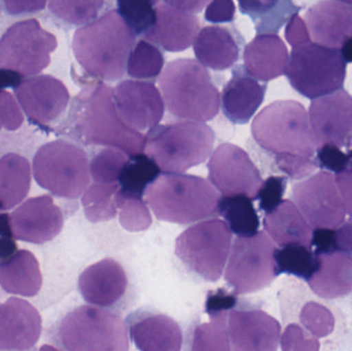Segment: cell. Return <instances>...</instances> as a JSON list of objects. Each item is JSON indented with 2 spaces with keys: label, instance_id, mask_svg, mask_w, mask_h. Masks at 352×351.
Wrapping results in <instances>:
<instances>
[{
  "label": "cell",
  "instance_id": "6da1fadb",
  "mask_svg": "<svg viewBox=\"0 0 352 351\" xmlns=\"http://www.w3.org/2000/svg\"><path fill=\"white\" fill-rule=\"evenodd\" d=\"M252 134L289 179H306L318 168L309 115L301 103L279 100L267 105L254 117Z\"/></svg>",
  "mask_w": 352,
  "mask_h": 351
},
{
  "label": "cell",
  "instance_id": "7a4b0ae2",
  "mask_svg": "<svg viewBox=\"0 0 352 351\" xmlns=\"http://www.w3.org/2000/svg\"><path fill=\"white\" fill-rule=\"evenodd\" d=\"M60 132L85 146H111L129 157L142 154L146 144L142 132L120 119L113 89L104 82L88 84L74 97Z\"/></svg>",
  "mask_w": 352,
  "mask_h": 351
},
{
  "label": "cell",
  "instance_id": "3957f363",
  "mask_svg": "<svg viewBox=\"0 0 352 351\" xmlns=\"http://www.w3.org/2000/svg\"><path fill=\"white\" fill-rule=\"evenodd\" d=\"M138 35L118 10H111L80 27L72 38V52L91 84L123 78Z\"/></svg>",
  "mask_w": 352,
  "mask_h": 351
},
{
  "label": "cell",
  "instance_id": "277c9868",
  "mask_svg": "<svg viewBox=\"0 0 352 351\" xmlns=\"http://www.w3.org/2000/svg\"><path fill=\"white\" fill-rule=\"evenodd\" d=\"M158 220L188 225L217 214L221 197L210 181L184 173L164 172L144 192Z\"/></svg>",
  "mask_w": 352,
  "mask_h": 351
},
{
  "label": "cell",
  "instance_id": "5b68a950",
  "mask_svg": "<svg viewBox=\"0 0 352 351\" xmlns=\"http://www.w3.org/2000/svg\"><path fill=\"white\" fill-rule=\"evenodd\" d=\"M159 84L167 109L178 119L207 122L219 113V89L206 67L196 60L169 62Z\"/></svg>",
  "mask_w": 352,
  "mask_h": 351
},
{
  "label": "cell",
  "instance_id": "8992f818",
  "mask_svg": "<svg viewBox=\"0 0 352 351\" xmlns=\"http://www.w3.org/2000/svg\"><path fill=\"white\" fill-rule=\"evenodd\" d=\"M214 140V131L204 122L184 120L148 130L144 152L163 172H184L208 159Z\"/></svg>",
  "mask_w": 352,
  "mask_h": 351
},
{
  "label": "cell",
  "instance_id": "52a82bcc",
  "mask_svg": "<svg viewBox=\"0 0 352 351\" xmlns=\"http://www.w3.org/2000/svg\"><path fill=\"white\" fill-rule=\"evenodd\" d=\"M35 181L43 189L65 199H78L90 185V161L80 146L65 139L38 148L32 164Z\"/></svg>",
  "mask_w": 352,
  "mask_h": 351
},
{
  "label": "cell",
  "instance_id": "ba28073f",
  "mask_svg": "<svg viewBox=\"0 0 352 351\" xmlns=\"http://www.w3.org/2000/svg\"><path fill=\"white\" fill-rule=\"evenodd\" d=\"M346 63L340 49L310 41L293 47L285 76L299 94L314 100L343 88Z\"/></svg>",
  "mask_w": 352,
  "mask_h": 351
},
{
  "label": "cell",
  "instance_id": "9c48e42d",
  "mask_svg": "<svg viewBox=\"0 0 352 351\" xmlns=\"http://www.w3.org/2000/svg\"><path fill=\"white\" fill-rule=\"evenodd\" d=\"M58 338L69 351H127L129 330L123 319L94 306L78 307L60 321Z\"/></svg>",
  "mask_w": 352,
  "mask_h": 351
},
{
  "label": "cell",
  "instance_id": "30bf717a",
  "mask_svg": "<svg viewBox=\"0 0 352 351\" xmlns=\"http://www.w3.org/2000/svg\"><path fill=\"white\" fill-rule=\"evenodd\" d=\"M231 249V229L217 218L186 229L175 241L176 257L199 278L211 282L223 275Z\"/></svg>",
  "mask_w": 352,
  "mask_h": 351
},
{
  "label": "cell",
  "instance_id": "8fae6325",
  "mask_svg": "<svg viewBox=\"0 0 352 351\" xmlns=\"http://www.w3.org/2000/svg\"><path fill=\"white\" fill-rule=\"evenodd\" d=\"M274 241L263 231L237 236L226 267L225 280L236 295L252 294L268 288L277 278Z\"/></svg>",
  "mask_w": 352,
  "mask_h": 351
},
{
  "label": "cell",
  "instance_id": "7c38bea8",
  "mask_svg": "<svg viewBox=\"0 0 352 351\" xmlns=\"http://www.w3.org/2000/svg\"><path fill=\"white\" fill-rule=\"evenodd\" d=\"M55 35L36 19L19 21L0 37V68L14 70L24 78L37 76L51 63L57 49Z\"/></svg>",
  "mask_w": 352,
  "mask_h": 351
},
{
  "label": "cell",
  "instance_id": "4fadbf2b",
  "mask_svg": "<svg viewBox=\"0 0 352 351\" xmlns=\"http://www.w3.org/2000/svg\"><path fill=\"white\" fill-rule=\"evenodd\" d=\"M293 200L312 229L337 230L345 222L344 203L330 171H320L296 183Z\"/></svg>",
  "mask_w": 352,
  "mask_h": 351
},
{
  "label": "cell",
  "instance_id": "5bb4252c",
  "mask_svg": "<svg viewBox=\"0 0 352 351\" xmlns=\"http://www.w3.org/2000/svg\"><path fill=\"white\" fill-rule=\"evenodd\" d=\"M207 167L209 181L221 195H244L256 200L264 181L245 150L236 144H221L211 154Z\"/></svg>",
  "mask_w": 352,
  "mask_h": 351
},
{
  "label": "cell",
  "instance_id": "9a60e30c",
  "mask_svg": "<svg viewBox=\"0 0 352 351\" xmlns=\"http://www.w3.org/2000/svg\"><path fill=\"white\" fill-rule=\"evenodd\" d=\"M14 90L29 121L39 127H49L58 121L70 102L67 87L49 74L24 78Z\"/></svg>",
  "mask_w": 352,
  "mask_h": 351
},
{
  "label": "cell",
  "instance_id": "2e32d148",
  "mask_svg": "<svg viewBox=\"0 0 352 351\" xmlns=\"http://www.w3.org/2000/svg\"><path fill=\"white\" fill-rule=\"evenodd\" d=\"M308 115L316 150L324 144L346 146L352 134V96L346 90L314 99Z\"/></svg>",
  "mask_w": 352,
  "mask_h": 351
},
{
  "label": "cell",
  "instance_id": "e0dca14e",
  "mask_svg": "<svg viewBox=\"0 0 352 351\" xmlns=\"http://www.w3.org/2000/svg\"><path fill=\"white\" fill-rule=\"evenodd\" d=\"M113 100L120 119L136 131L153 129L164 117V100L153 82L123 80L113 89Z\"/></svg>",
  "mask_w": 352,
  "mask_h": 351
},
{
  "label": "cell",
  "instance_id": "ac0fdd59",
  "mask_svg": "<svg viewBox=\"0 0 352 351\" xmlns=\"http://www.w3.org/2000/svg\"><path fill=\"white\" fill-rule=\"evenodd\" d=\"M227 329L231 350H278L280 324L261 309H232L228 315Z\"/></svg>",
  "mask_w": 352,
  "mask_h": 351
},
{
  "label": "cell",
  "instance_id": "d6986e66",
  "mask_svg": "<svg viewBox=\"0 0 352 351\" xmlns=\"http://www.w3.org/2000/svg\"><path fill=\"white\" fill-rule=\"evenodd\" d=\"M14 238L43 245L60 234L64 226L63 212L49 195L30 198L10 214Z\"/></svg>",
  "mask_w": 352,
  "mask_h": 351
},
{
  "label": "cell",
  "instance_id": "ffe728a7",
  "mask_svg": "<svg viewBox=\"0 0 352 351\" xmlns=\"http://www.w3.org/2000/svg\"><path fill=\"white\" fill-rule=\"evenodd\" d=\"M43 321L33 305L20 298L0 303V350H29L41 338Z\"/></svg>",
  "mask_w": 352,
  "mask_h": 351
},
{
  "label": "cell",
  "instance_id": "44dd1931",
  "mask_svg": "<svg viewBox=\"0 0 352 351\" xmlns=\"http://www.w3.org/2000/svg\"><path fill=\"white\" fill-rule=\"evenodd\" d=\"M127 286L125 270L113 259L101 260L89 266L78 278V290L84 300L104 308L117 304L125 296Z\"/></svg>",
  "mask_w": 352,
  "mask_h": 351
},
{
  "label": "cell",
  "instance_id": "7402d4cb",
  "mask_svg": "<svg viewBox=\"0 0 352 351\" xmlns=\"http://www.w3.org/2000/svg\"><path fill=\"white\" fill-rule=\"evenodd\" d=\"M306 25L314 43L341 49L352 36V6L322 0L310 6L305 14Z\"/></svg>",
  "mask_w": 352,
  "mask_h": 351
},
{
  "label": "cell",
  "instance_id": "603a6c76",
  "mask_svg": "<svg viewBox=\"0 0 352 351\" xmlns=\"http://www.w3.org/2000/svg\"><path fill=\"white\" fill-rule=\"evenodd\" d=\"M267 84H260L244 65L232 70V78L221 92V109L231 123L245 125L264 102Z\"/></svg>",
  "mask_w": 352,
  "mask_h": 351
},
{
  "label": "cell",
  "instance_id": "cb8c5ba5",
  "mask_svg": "<svg viewBox=\"0 0 352 351\" xmlns=\"http://www.w3.org/2000/svg\"><path fill=\"white\" fill-rule=\"evenodd\" d=\"M200 30L198 18L166 3L157 4L156 19L144 35L146 41L171 53L188 49Z\"/></svg>",
  "mask_w": 352,
  "mask_h": 351
},
{
  "label": "cell",
  "instance_id": "d4e9b609",
  "mask_svg": "<svg viewBox=\"0 0 352 351\" xmlns=\"http://www.w3.org/2000/svg\"><path fill=\"white\" fill-rule=\"evenodd\" d=\"M244 41L234 26H206L199 30L195 39V55L205 67L223 71L237 63Z\"/></svg>",
  "mask_w": 352,
  "mask_h": 351
},
{
  "label": "cell",
  "instance_id": "484cf974",
  "mask_svg": "<svg viewBox=\"0 0 352 351\" xmlns=\"http://www.w3.org/2000/svg\"><path fill=\"white\" fill-rule=\"evenodd\" d=\"M130 336L142 351L182 350V331L175 319L162 313H133L129 317Z\"/></svg>",
  "mask_w": 352,
  "mask_h": 351
},
{
  "label": "cell",
  "instance_id": "4316f807",
  "mask_svg": "<svg viewBox=\"0 0 352 351\" xmlns=\"http://www.w3.org/2000/svg\"><path fill=\"white\" fill-rule=\"evenodd\" d=\"M289 59L287 45L273 33L256 35L243 52L244 67L250 76L264 82L285 74Z\"/></svg>",
  "mask_w": 352,
  "mask_h": 351
},
{
  "label": "cell",
  "instance_id": "83f0119b",
  "mask_svg": "<svg viewBox=\"0 0 352 351\" xmlns=\"http://www.w3.org/2000/svg\"><path fill=\"white\" fill-rule=\"evenodd\" d=\"M318 268L307 280L312 292L320 298H342L352 292V256L340 249L316 253Z\"/></svg>",
  "mask_w": 352,
  "mask_h": 351
},
{
  "label": "cell",
  "instance_id": "f1b7e54d",
  "mask_svg": "<svg viewBox=\"0 0 352 351\" xmlns=\"http://www.w3.org/2000/svg\"><path fill=\"white\" fill-rule=\"evenodd\" d=\"M264 228L279 247L302 245L311 249L312 227L295 203L283 200L264 218Z\"/></svg>",
  "mask_w": 352,
  "mask_h": 351
},
{
  "label": "cell",
  "instance_id": "f546056e",
  "mask_svg": "<svg viewBox=\"0 0 352 351\" xmlns=\"http://www.w3.org/2000/svg\"><path fill=\"white\" fill-rule=\"evenodd\" d=\"M43 286L38 261L27 249L0 260V286L8 294L34 297Z\"/></svg>",
  "mask_w": 352,
  "mask_h": 351
},
{
  "label": "cell",
  "instance_id": "4dcf8cb0",
  "mask_svg": "<svg viewBox=\"0 0 352 351\" xmlns=\"http://www.w3.org/2000/svg\"><path fill=\"white\" fill-rule=\"evenodd\" d=\"M31 187V166L21 155L10 152L0 158V212L23 201Z\"/></svg>",
  "mask_w": 352,
  "mask_h": 351
},
{
  "label": "cell",
  "instance_id": "1f68e13d",
  "mask_svg": "<svg viewBox=\"0 0 352 351\" xmlns=\"http://www.w3.org/2000/svg\"><path fill=\"white\" fill-rule=\"evenodd\" d=\"M241 14L250 16L258 34H277L301 6L294 0H238Z\"/></svg>",
  "mask_w": 352,
  "mask_h": 351
},
{
  "label": "cell",
  "instance_id": "d6a6232c",
  "mask_svg": "<svg viewBox=\"0 0 352 351\" xmlns=\"http://www.w3.org/2000/svg\"><path fill=\"white\" fill-rule=\"evenodd\" d=\"M50 14L66 29L94 22L111 10L116 0H47Z\"/></svg>",
  "mask_w": 352,
  "mask_h": 351
},
{
  "label": "cell",
  "instance_id": "836d02e7",
  "mask_svg": "<svg viewBox=\"0 0 352 351\" xmlns=\"http://www.w3.org/2000/svg\"><path fill=\"white\" fill-rule=\"evenodd\" d=\"M217 214L225 218L232 233L237 236H252L258 232L260 218L248 196H223L219 199Z\"/></svg>",
  "mask_w": 352,
  "mask_h": 351
},
{
  "label": "cell",
  "instance_id": "e575fe53",
  "mask_svg": "<svg viewBox=\"0 0 352 351\" xmlns=\"http://www.w3.org/2000/svg\"><path fill=\"white\" fill-rule=\"evenodd\" d=\"M160 174V167L148 155L142 152L129 157L118 183L124 193L144 197L146 188Z\"/></svg>",
  "mask_w": 352,
  "mask_h": 351
},
{
  "label": "cell",
  "instance_id": "d590c367",
  "mask_svg": "<svg viewBox=\"0 0 352 351\" xmlns=\"http://www.w3.org/2000/svg\"><path fill=\"white\" fill-rule=\"evenodd\" d=\"M119 183H97L88 187L82 198L85 216L92 223L107 222L118 214Z\"/></svg>",
  "mask_w": 352,
  "mask_h": 351
},
{
  "label": "cell",
  "instance_id": "8d00e7d4",
  "mask_svg": "<svg viewBox=\"0 0 352 351\" xmlns=\"http://www.w3.org/2000/svg\"><path fill=\"white\" fill-rule=\"evenodd\" d=\"M274 258L277 275L291 274L307 282L318 268V256L305 245H287L276 247Z\"/></svg>",
  "mask_w": 352,
  "mask_h": 351
},
{
  "label": "cell",
  "instance_id": "74e56055",
  "mask_svg": "<svg viewBox=\"0 0 352 351\" xmlns=\"http://www.w3.org/2000/svg\"><path fill=\"white\" fill-rule=\"evenodd\" d=\"M164 54L160 47L146 38L134 45L127 63V73L135 80H157L164 67Z\"/></svg>",
  "mask_w": 352,
  "mask_h": 351
},
{
  "label": "cell",
  "instance_id": "f35d334b",
  "mask_svg": "<svg viewBox=\"0 0 352 351\" xmlns=\"http://www.w3.org/2000/svg\"><path fill=\"white\" fill-rule=\"evenodd\" d=\"M118 212L120 223L129 232L148 230L153 220L144 197L128 195L119 189L117 193Z\"/></svg>",
  "mask_w": 352,
  "mask_h": 351
},
{
  "label": "cell",
  "instance_id": "ab89813d",
  "mask_svg": "<svg viewBox=\"0 0 352 351\" xmlns=\"http://www.w3.org/2000/svg\"><path fill=\"white\" fill-rule=\"evenodd\" d=\"M129 156L123 150L104 146L90 161V173L97 183H118Z\"/></svg>",
  "mask_w": 352,
  "mask_h": 351
},
{
  "label": "cell",
  "instance_id": "60d3db41",
  "mask_svg": "<svg viewBox=\"0 0 352 351\" xmlns=\"http://www.w3.org/2000/svg\"><path fill=\"white\" fill-rule=\"evenodd\" d=\"M118 12L138 36L144 35L156 19L155 0H116Z\"/></svg>",
  "mask_w": 352,
  "mask_h": 351
},
{
  "label": "cell",
  "instance_id": "b9f144b4",
  "mask_svg": "<svg viewBox=\"0 0 352 351\" xmlns=\"http://www.w3.org/2000/svg\"><path fill=\"white\" fill-rule=\"evenodd\" d=\"M300 321L308 333L316 338L328 337L335 329V317L330 309L316 302L304 305L300 313Z\"/></svg>",
  "mask_w": 352,
  "mask_h": 351
},
{
  "label": "cell",
  "instance_id": "7bdbcfd3",
  "mask_svg": "<svg viewBox=\"0 0 352 351\" xmlns=\"http://www.w3.org/2000/svg\"><path fill=\"white\" fill-rule=\"evenodd\" d=\"M192 350H231L227 321H210L199 326L194 332Z\"/></svg>",
  "mask_w": 352,
  "mask_h": 351
},
{
  "label": "cell",
  "instance_id": "ee69618b",
  "mask_svg": "<svg viewBox=\"0 0 352 351\" xmlns=\"http://www.w3.org/2000/svg\"><path fill=\"white\" fill-rule=\"evenodd\" d=\"M287 185V177L273 175L263 181L262 187L258 190L256 196L260 210L266 214L273 212L283 201Z\"/></svg>",
  "mask_w": 352,
  "mask_h": 351
},
{
  "label": "cell",
  "instance_id": "f6af8a7d",
  "mask_svg": "<svg viewBox=\"0 0 352 351\" xmlns=\"http://www.w3.org/2000/svg\"><path fill=\"white\" fill-rule=\"evenodd\" d=\"M237 295L228 292L225 288L210 291L205 301V313L210 321H227L228 315L237 305Z\"/></svg>",
  "mask_w": 352,
  "mask_h": 351
},
{
  "label": "cell",
  "instance_id": "bcb514c9",
  "mask_svg": "<svg viewBox=\"0 0 352 351\" xmlns=\"http://www.w3.org/2000/svg\"><path fill=\"white\" fill-rule=\"evenodd\" d=\"M280 344L283 351L320 350L318 338L314 337L310 333H306L296 324L287 326L280 337Z\"/></svg>",
  "mask_w": 352,
  "mask_h": 351
},
{
  "label": "cell",
  "instance_id": "7dc6e473",
  "mask_svg": "<svg viewBox=\"0 0 352 351\" xmlns=\"http://www.w3.org/2000/svg\"><path fill=\"white\" fill-rule=\"evenodd\" d=\"M24 123V115L14 97L8 91H0V130L16 131Z\"/></svg>",
  "mask_w": 352,
  "mask_h": 351
},
{
  "label": "cell",
  "instance_id": "c3c4849f",
  "mask_svg": "<svg viewBox=\"0 0 352 351\" xmlns=\"http://www.w3.org/2000/svg\"><path fill=\"white\" fill-rule=\"evenodd\" d=\"M318 167L330 172L339 173L349 164L351 158L334 144H324L316 150Z\"/></svg>",
  "mask_w": 352,
  "mask_h": 351
},
{
  "label": "cell",
  "instance_id": "681fc988",
  "mask_svg": "<svg viewBox=\"0 0 352 351\" xmlns=\"http://www.w3.org/2000/svg\"><path fill=\"white\" fill-rule=\"evenodd\" d=\"M236 6L233 0H211L205 10V20L213 24L231 23L235 20Z\"/></svg>",
  "mask_w": 352,
  "mask_h": 351
},
{
  "label": "cell",
  "instance_id": "f907efd6",
  "mask_svg": "<svg viewBox=\"0 0 352 351\" xmlns=\"http://www.w3.org/2000/svg\"><path fill=\"white\" fill-rule=\"evenodd\" d=\"M285 39L292 47L309 43L310 34L307 25L298 12L294 14L287 22L285 31Z\"/></svg>",
  "mask_w": 352,
  "mask_h": 351
},
{
  "label": "cell",
  "instance_id": "816d5d0a",
  "mask_svg": "<svg viewBox=\"0 0 352 351\" xmlns=\"http://www.w3.org/2000/svg\"><path fill=\"white\" fill-rule=\"evenodd\" d=\"M47 0H2L6 14L12 16L37 14L45 10Z\"/></svg>",
  "mask_w": 352,
  "mask_h": 351
},
{
  "label": "cell",
  "instance_id": "f5cc1de1",
  "mask_svg": "<svg viewBox=\"0 0 352 351\" xmlns=\"http://www.w3.org/2000/svg\"><path fill=\"white\" fill-rule=\"evenodd\" d=\"M316 253H328L338 249L337 247V230L332 229H314L312 230L311 249Z\"/></svg>",
  "mask_w": 352,
  "mask_h": 351
},
{
  "label": "cell",
  "instance_id": "db71d44e",
  "mask_svg": "<svg viewBox=\"0 0 352 351\" xmlns=\"http://www.w3.org/2000/svg\"><path fill=\"white\" fill-rule=\"evenodd\" d=\"M335 177H336L337 185L344 203L345 212L349 214V218H352V159L345 169L336 173Z\"/></svg>",
  "mask_w": 352,
  "mask_h": 351
},
{
  "label": "cell",
  "instance_id": "11a10c76",
  "mask_svg": "<svg viewBox=\"0 0 352 351\" xmlns=\"http://www.w3.org/2000/svg\"><path fill=\"white\" fill-rule=\"evenodd\" d=\"M163 1L176 10L190 12V14H199L204 10L207 4L210 3L211 0H163Z\"/></svg>",
  "mask_w": 352,
  "mask_h": 351
},
{
  "label": "cell",
  "instance_id": "9f6ffc18",
  "mask_svg": "<svg viewBox=\"0 0 352 351\" xmlns=\"http://www.w3.org/2000/svg\"><path fill=\"white\" fill-rule=\"evenodd\" d=\"M337 247L352 256V218L337 229Z\"/></svg>",
  "mask_w": 352,
  "mask_h": 351
},
{
  "label": "cell",
  "instance_id": "6f0895ef",
  "mask_svg": "<svg viewBox=\"0 0 352 351\" xmlns=\"http://www.w3.org/2000/svg\"><path fill=\"white\" fill-rule=\"evenodd\" d=\"M24 78V76L14 70L0 68V91L6 88L16 89Z\"/></svg>",
  "mask_w": 352,
  "mask_h": 351
},
{
  "label": "cell",
  "instance_id": "680465c9",
  "mask_svg": "<svg viewBox=\"0 0 352 351\" xmlns=\"http://www.w3.org/2000/svg\"><path fill=\"white\" fill-rule=\"evenodd\" d=\"M18 249L16 241L12 237L0 236V260L12 257Z\"/></svg>",
  "mask_w": 352,
  "mask_h": 351
},
{
  "label": "cell",
  "instance_id": "91938a15",
  "mask_svg": "<svg viewBox=\"0 0 352 351\" xmlns=\"http://www.w3.org/2000/svg\"><path fill=\"white\" fill-rule=\"evenodd\" d=\"M0 236L12 237V218L8 214H0Z\"/></svg>",
  "mask_w": 352,
  "mask_h": 351
},
{
  "label": "cell",
  "instance_id": "94428289",
  "mask_svg": "<svg viewBox=\"0 0 352 351\" xmlns=\"http://www.w3.org/2000/svg\"><path fill=\"white\" fill-rule=\"evenodd\" d=\"M340 51L347 63H352V36L347 39Z\"/></svg>",
  "mask_w": 352,
  "mask_h": 351
},
{
  "label": "cell",
  "instance_id": "6125c7cd",
  "mask_svg": "<svg viewBox=\"0 0 352 351\" xmlns=\"http://www.w3.org/2000/svg\"><path fill=\"white\" fill-rule=\"evenodd\" d=\"M347 155L352 159V134L346 142Z\"/></svg>",
  "mask_w": 352,
  "mask_h": 351
},
{
  "label": "cell",
  "instance_id": "be15d7a7",
  "mask_svg": "<svg viewBox=\"0 0 352 351\" xmlns=\"http://www.w3.org/2000/svg\"><path fill=\"white\" fill-rule=\"evenodd\" d=\"M336 1L342 2V3L347 4V5L352 6V0H336Z\"/></svg>",
  "mask_w": 352,
  "mask_h": 351
},
{
  "label": "cell",
  "instance_id": "e7e4bbea",
  "mask_svg": "<svg viewBox=\"0 0 352 351\" xmlns=\"http://www.w3.org/2000/svg\"><path fill=\"white\" fill-rule=\"evenodd\" d=\"M155 1H156L157 3H159V1H160V0H155Z\"/></svg>",
  "mask_w": 352,
  "mask_h": 351
},
{
  "label": "cell",
  "instance_id": "03108f58",
  "mask_svg": "<svg viewBox=\"0 0 352 351\" xmlns=\"http://www.w3.org/2000/svg\"><path fill=\"white\" fill-rule=\"evenodd\" d=\"M0 10H1V8H0Z\"/></svg>",
  "mask_w": 352,
  "mask_h": 351
}]
</instances>
